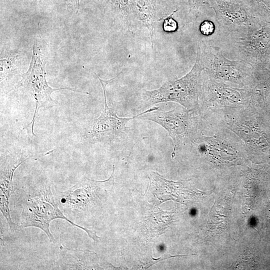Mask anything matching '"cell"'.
I'll use <instances>...</instances> for the list:
<instances>
[{
  "mask_svg": "<svg viewBox=\"0 0 270 270\" xmlns=\"http://www.w3.org/2000/svg\"><path fill=\"white\" fill-rule=\"evenodd\" d=\"M16 197L13 209L18 212L13 221L15 229L20 230L28 227L40 229L47 236L52 243L56 239L50 230L52 221L62 219L84 230L94 241H98L96 231L87 228L68 219L60 208L53 194L50 185L46 182L34 186H24L14 190Z\"/></svg>",
  "mask_w": 270,
  "mask_h": 270,
  "instance_id": "6da1fadb",
  "label": "cell"
},
{
  "mask_svg": "<svg viewBox=\"0 0 270 270\" xmlns=\"http://www.w3.org/2000/svg\"><path fill=\"white\" fill-rule=\"evenodd\" d=\"M198 129L184 147L217 167L240 164L248 156L241 139L207 112H201Z\"/></svg>",
  "mask_w": 270,
  "mask_h": 270,
  "instance_id": "7a4b0ae2",
  "label": "cell"
},
{
  "mask_svg": "<svg viewBox=\"0 0 270 270\" xmlns=\"http://www.w3.org/2000/svg\"><path fill=\"white\" fill-rule=\"evenodd\" d=\"M207 112L243 142L248 156L270 152V138L262 116L248 107L208 109Z\"/></svg>",
  "mask_w": 270,
  "mask_h": 270,
  "instance_id": "3957f363",
  "label": "cell"
},
{
  "mask_svg": "<svg viewBox=\"0 0 270 270\" xmlns=\"http://www.w3.org/2000/svg\"><path fill=\"white\" fill-rule=\"evenodd\" d=\"M114 172V166L112 174L106 180L97 181L83 176L68 189L55 192L56 200L64 214L74 222L94 212L111 190Z\"/></svg>",
  "mask_w": 270,
  "mask_h": 270,
  "instance_id": "277c9868",
  "label": "cell"
},
{
  "mask_svg": "<svg viewBox=\"0 0 270 270\" xmlns=\"http://www.w3.org/2000/svg\"><path fill=\"white\" fill-rule=\"evenodd\" d=\"M203 70L200 60L196 56L194 66L185 76L169 80L158 88L144 90L142 98L144 106L172 102L178 103L190 112L200 114Z\"/></svg>",
  "mask_w": 270,
  "mask_h": 270,
  "instance_id": "5b68a950",
  "label": "cell"
},
{
  "mask_svg": "<svg viewBox=\"0 0 270 270\" xmlns=\"http://www.w3.org/2000/svg\"><path fill=\"white\" fill-rule=\"evenodd\" d=\"M196 56L203 71L216 80L238 88L246 86L252 80L254 67L241 60L228 59L219 46L198 40Z\"/></svg>",
  "mask_w": 270,
  "mask_h": 270,
  "instance_id": "8992f818",
  "label": "cell"
},
{
  "mask_svg": "<svg viewBox=\"0 0 270 270\" xmlns=\"http://www.w3.org/2000/svg\"><path fill=\"white\" fill-rule=\"evenodd\" d=\"M208 5L224 40L246 36L260 26L258 16L242 0H209Z\"/></svg>",
  "mask_w": 270,
  "mask_h": 270,
  "instance_id": "52a82bcc",
  "label": "cell"
},
{
  "mask_svg": "<svg viewBox=\"0 0 270 270\" xmlns=\"http://www.w3.org/2000/svg\"><path fill=\"white\" fill-rule=\"evenodd\" d=\"M46 58L36 41L34 43L32 60L27 72L22 76V80L18 82L16 88L22 87L28 90L34 98L36 108L32 120L27 126L32 124V136L34 126L36 114L41 108H47L58 104L52 100V93L54 91L67 90L74 92L88 94V92L78 90L70 88H53L50 87L46 80L45 65Z\"/></svg>",
  "mask_w": 270,
  "mask_h": 270,
  "instance_id": "ba28073f",
  "label": "cell"
},
{
  "mask_svg": "<svg viewBox=\"0 0 270 270\" xmlns=\"http://www.w3.org/2000/svg\"><path fill=\"white\" fill-rule=\"evenodd\" d=\"M200 117V114L178 107L168 112H150L138 118L154 122L168 132L174 142L173 158L177 149L183 148L192 140L198 129Z\"/></svg>",
  "mask_w": 270,
  "mask_h": 270,
  "instance_id": "9c48e42d",
  "label": "cell"
},
{
  "mask_svg": "<svg viewBox=\"0 0 270 270\" xmlns=\"http://www.w3.org/2000/svg\"><path fill=\"white\" fill-rule=\"evenodd\" d=\"M248 103L246 87H234L210 78L202 71L200 113L208 109L246 108Z\"/></svg>",
  "mask_w": 270,
  "mask_h": 270,
  "instance_id": "30bf717a",
  "label": "cell"
},
{
  "mask_svg": "<svg viewBox=\"0 0 270 270\" xmlns=\"http://www.w3.org/2000/svg\"><path fill=\"white\" fill-rule=\"evenodd\" d=\"M227 42L238 60L248 63L254 68H260L265 62L270 46V26L256 30L242 37L224 40Z\"/></svg>",
  "mask_w": 270,
  "mask_h": 270,
  "instance_id": "8fae6325",
  "label": "cell"
},
{
  "mask_svg": "<svg viewBox=\"0 0 270 270\" xmlns=\"http://www.w3.org/2000/svg\"><path fill=\"white\" fill-rule=\"evenodd\" d=\"M94 74L99 80L103 90L104 106L100 116L94 120L90 125L85 136L86 138L97 140L114 138L118 136L126 130V124L130 120L148 112L159 109L158 107L153 106L132 117L120 118L118 116L114 110L108 107L106 96V85L116 76L106 80L101 79L95 72Z\"/></svg>",
  "mask_w": 270,
  "mask_h": 270,
  "instance_id": "7c38bea8",
  "label": "cell"
},
{
  "mask_svg": "<svg viewBox=\"0 0 270 270\" xmlns=\"http://www.w3.org/2000/svg\"><path fill=\"white\" fill-rule=\"evenodd\" d=\"M163 0H130V28L139 27L148 30L154 46V32L157 22L168 16Z\"/></svg>",
  "mask_w": 270,
  "mask_h": 270,
  "instance_id": "4fadbf2b",
  "label": "cell"
},
{
  "mask_svg": "<svg viewBox=\"0 0 270 270\" xmlns=\"http://www.w3.org/2000/svg\"><path fill=\"white\" fill-rule=\"evenodd\" d=\"M27 159L22 156L18 158L11 155L0 158V210L11 232L16 230L9 207L10 195L14 190V174L16 170Z\"/></svg>",
  "mask_w": 270,
  "mask_h": 270,
  "instance_id": "5bb4252c",
  "label": "cell"
},
{
  "mask_svg": "<svg viewBox=\"0 0 270 270\" xmlns=\"http://www.w3.org/2000/svg\"><path fill=\"white\" fill-rule=\"evenodd\" d=\"M246 87L248 92L247 107L263 116L270 108V74L254 68L252 80Z\"/></svg>",
  "mask_w": 270,
  "mask_h": 270,
  "instance_id": "9a60e30c",
  "label": "cell"
},
{
  "mask_svg": "<svg viewBox=\"0 0 270 270\" xmlns=\"http://www.w3.org/2000/svg\"><path fill=\"white\" fill-rule=\"evenodd\" d=\"M56 262L58 270H103L97 254L88 250L69 248L61 244Z\"/></svg>",
  "mask_w": 270,
  "mask_h": 270,
  "instance_id": "2e32d148",
  "label": "cell"
},
{
  "mask_svg": "<svg viewBox=\"0 0 270 270\" xmlns=\"http://www.w3.org/2000/svg\"><path fill=\"white\" fill-rule=\"evenodd\" d=\"M122 24L124 28H130V0H100Z\"/></svg>",
  "mask_w": 270,
  "mask_h": 270,
  "instance_id": "e0dca14e",
  "label": "cell"
},
{
  "mask_svg": "<svg viewBox=\"0 0 270 270\" xmlns=\"http://www.w3.org/2000/svg\"><path fill=\"white\" fill-rule=\"evenodd\" d=\"M242 0L247 4L257 16L270 14V7L263 0Z\"/></svg>",
  "mask_w": 270,
  "mask_h": 270,
  "instance_id": "ac0fdd59",
  "label": "cell"
},
{
  "mask_svg": "<svg viewBox=\"0 0 270 270\" xmlns=\"http://www.w3.org/2000/svg\"><path fill=\"white\" fill-rule=\"evenodd\" d=\"M209 0H187L189 6L188 12V22L196 20L198 16L199 8L208 4Z\"/></svg>",
  "mask_w": 270,
  "mask_h": 270,
  "instance_id": "d6986e66",
  "label": "cell"
},
{
  "mask_svg": "<svg viewBox=\"0 0 270 270\" xmlns=\"http://www.w3.org/2000/svg\"><path fill=\"white\" fill-rule=\"evenodd\" d=\"M217 24L210 20H204L200 22L198 32L203 38H208L216 32Z\"/></svg>",
  "mask_w": 270,
  "mask_h": 270,
  "instance_id": "ffe728a7",
  "label": "cell"
},
{
  "mask_svg": "<svg viewBox=\"0 0 270 270\" xmlns=\"http://www.w3.org/2000/svg\"><path fill=\"white\" fill-rule=\"evenodd\" d=\"M178 10L179 8H176L170 14H168L164 18L162 28L164 32L168 33H172L178 30V24L173 18V16Z\"/></svg>",
  "mask_w": 270,
  "mask_h": 270,
  "instance_id": "44dd1931",
  "label": "cell"
},
{
  "mask_svg": "<svg viewBox=\"0 0 270 270\" xmlns=\"http://www.w3.org/2000/svg\"><path fill=\"white\" fill-rule=\"evenodd\" d=\"M14 58L0 59V82L6 78L13 66Z\"/></svg>",
  "mask_w": 270,
  "mask_h": 270,
  "instance_id": "7402d4cb",
  "label": "cell"
},
{
  "mask_svg": "<svg viewBox=\"0 0 270 270\" xmlns=\"http://www.w3.org/2000/svg\"><path fill=\"white\" fill-rule=\"evenodd\" d=\"M67 4L70 6L77 13L80 7V0H64Z\"/></svg>",
  "mask_w": 270,
  "mask_h": 270,
  "instance_id": "603a6c76",
  "label": "cell"
},
{
  "mask_svg": "<svg viewBox=\"0 0 270 270\" xmlns=\"http://www.w3.org/2000/svg\"><path fill=\"white\" fill-rule=\"evenodd\" d=\"M267 211H268V215L270 218V200H269L268 206L267 208Z\"/></svg>",
  "mask_w": 270,
  "mask_h": 270,
  "instance_id": "cb8c5ba5",
  "label": "cell"
}]
</instances>
